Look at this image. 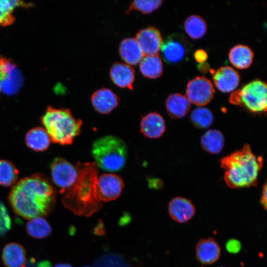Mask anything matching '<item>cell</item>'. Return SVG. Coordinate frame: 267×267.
<instances>
[{
  "instance_id": "21",
  "label": "cell",
  "mask_w": 267,
  "mask_h": 267,
  "mask_svg": "<svg viewBox=\"0 0 267 267\" xmlns=\"http://www.w3.org/2000/svg\"><path fill=\"white\" fill-rule=\"evenodd\" d=\"M165 105L168 115L174 119L184 117L190 108V103L186 97L178 93L170 94L166 99Z\"/></svg>"
},
{
  "instance_id": "38",
  "label": "cell",
  "mask_w": 267,
  "mask_h": 267,
  "mask_svg": "<svg viewBox=\"0 0 267 267\" xmlns=\"http://www.w3.org/2000/svg\"><path fill=\"white\" fill-rule=\"evenodd\" d=\"M54 267H73L71 265L68 264H56Z\"/></svg>"
},
{
  "instance_id": "3",
  "label": "cell",
  "mask_w": 267,
  "mask_h": 267,
  "mask_svg": "<svg viewBox=\"0 0 267 267\" xmlns=\"http://www.w3.org/2000/svg\"><path fill=\"white\" fill-rule=\"evenodd\" d=\"M220 162L221 167L225 170L224 178L228 186L237 188L257 185L263 160L252 152L249 144L222 158Z\"/></svg>"
},
{
  "instance_id": "17",
  "label": "cell",
  "mask_w": 267,
  "mask_h": 267,
  "mask_svg": "<svg viewBox=\"0 0 267 267\" xmlns=\"http://www.w3.org/2000/svg\"><path fill=\"white\" fill-rule=\"evenodd\" d=\"M168 211L171 218L179 223L188 222L195 213V207L191 201L181 197H175L170 201Z\"/></svg>"
},
{
  "instance_id": "13",
  "label": "cell",
  "mask_w": 267,
  "mask_h": 267,
  "mask_svg": "<svg viewBox=\"0 0 267 267\" xmlns=\"http://www.w3.org/2000/svg\"><path fill=\"white\" fill-rule=\"evenodd\" d=\"M90 100L94 109L101 114H107L116 108L119 98L112 90L102 88L94 91L91 96Z\"/></svg>"
},
{
  "instance_id": "11",
  "label": "cell",
  "mask_w": 267,
  "mask_h": 267,
  "mask_svg": "<svg viewBox=\"0 0 267 267\" xmlns=\"http://www.w3.org/2000/svg\"><path fill=\"white\" fill-rule=\"evenodd\" d=\"M161 52L165 61L169 64L180 62L189 50L188 42L179 34L169 36L162 43Z\"/></svg>"
},
{
  "instance_id": "31",
  "label": "cell",
  "mask_w": 267,
  "mask_h": 267,
  "mask_svg": "<svg viewBox=\"0 0 267 267\" xmlns=\"http://www.w3.org/2000/svg\"><path fill=\"white\" fill-rule=\"evenodd\" d=\"M161 0H135L133 1L129 6L126 11L130 12L135 10L143 14H148L157 9L161 4Z\"/></svg>"
},
{
  "instance_id": "20",
  "label": "cell",
  "mask_w": 267,
  "mask_h": 267,
  "mask_svg": "<svg viewBox=\"0 0 267 267\" xmlns=\"http://www.w3.org/2000/svg\"><path fill=\"white\" fill-rule=\"evenodd\" d=\"M2 260L6 267H25V250L23 247L18 243H9L3 249Z\"/></svg>"
},
{
  "instance_id": "4",
  "label": "cell",
  "mask_w": 267,
  "mask_h": 267,
  "mask_svg": "<svg viewBox=\"0 0 267 267\" xmlns=\"http://www.w3.org/2000/svg\"><path fill=\"white\" fill-rule=\"evenodd\" d=\"M42 122L51 141L61 145H69L81 132L83 122L76 119L66 108L49 107L42 116Z\"/></svg>"
},
{
  "instance_id": "1",
  "label": "cell",
  "mask_w": 267,
  "mask_h": 267,
  "mask_svg": "<svg viewBox=\"0 0 267 267\" xmlns=\"http://www.w3.org/2000/svg\"><path fill=\"white\" fill-rule=\"evenodd\" d=\"M55 191L49 180L42 174H35L15 184L9 201L16 214L31 219L48 214L55 205Z\"/></svg>"
},
{
  "instance_id": "2",
  "label": "cell",
  "mask_w": 267,
  "mask_h": 267,
  "mask_svg": "<svg viewBox=\"0 0 267 267\" xmlns=\"http://www.w3.org/2000/svg\"><path fill=\"white\" fill-rule=\"evenodd\" d=\"M78 175L75 183L60 193L64 206L74 214L90 217L103 206L98 198L96 186L98 168L94 162H78Z\"/></svg>"
},
{
  "instance_id": "30",
  "label": "cell",
  "mask_w": 267,
  "mask_h": 267,
  "mask_svg": "<svg viewBox=\"0 0 267 267\" xmlns=\"http://www.w3.org/2000/svg\"><path fill=\"white\" fill-rule=\"evenodd\" d=\"M190 120L195 127L205 129L212 124L214 117L209 109L205 107H198L191 112Z\"/></svg>"
},
{
  "instance_id": "9",
  "label": "cell",
  "mask_w": 267,
  "mask_h": 267,
  "mask_svg": "<svg viewBox=\"0 0 267 267\" xmlns=\"http://www.w3.org/2000/svg\"><path fill=\"white\" fill-rule=\"evenodd\" d=\"M51 174L53 182L60 188L61 193L75 183L78 172L76 166L62 158H56L51 165Z\"/></svg>"
},
{
  "instance_id": "19",
  "label": "cell",
  "mask_w": 267,
  "mask_h": 267,
  "mask_svg": "<svg viewBox=\"0 0 267 267\" xmlns=\"http://www.w3.org/2000/svg\"><path fill=\"white\" fill-rule=\"evenodd\" d=\"M119 53L122 59L130 65H137L144 56L135 39L131 37L121 41L119 46Z\"/></svg>"
},
{
  "instance_id": "7",
  "label": "cell",
  "mask_w": 267,
  "mask_h": 267,
  "mask_svg": "<svg viewBox=\"0 0 267 267\" xmlns=\"http://www.w3.org/2000/svg\"><path fill=\"white\" fill-rule=\"evenodd\" d=\"M22 74L10 59L0 58V90L7 95L16 93L23 84Z\"/></svg>"
},
{
  "instance_id": "34",
  "label": "cell",
  "mask_w": 267,
  "mask_h": 267,
  "mask_svg": "<svg viewBox=\"0 0 267 267\" xmlns=\"http://www.w3.org/2000/svg\"><path fill=\"white\" fill-rule=\"evenodd\" d=\"M194 57L199 64L202 63L208 59V54L205 50L201 49H198L194 52Z\"/></svg>"
},
{
  "instance_id": "23",
  "label": "cell",
  "mask_w": 267,
  "mask_h": 267,
  "mask_svg": "<svg viewBox=\"0 0 267 267\" xmlns=\"http://www.w3.org/2000/svg\"><path fill=\"white\" fill-rule=\"evenodd\" d=\"M51 139L47 133L41 127L30 130L26 135L25 141L27 145L36 151L45 150L49 146Z\"/></svg>"
},
{
  "instance_id": "14",
  "label": "cell",
  "mask_w": 267,
  "mask_h": 267,
  "mask_svg": "<svg viewBox=\"0 0 267 267\" xmlns=\"http://www.w3.org/2000/svg\"><path fill=\"white\" fill-rule=\"evenodd\" d=\"M109 75L111 81L117 87L133 89L135 74L131 65L123 62H115L110 68Z\"/></svg>"
},
{
  "instance_id": "27",
  "label": "cell",
  "mask_w": 267,
  "mask_h": 267,
  "mask_svg": "<svg viewBox=\"0 0 267 267\" xmlns=\"http://www.w3.org/2000/svg\"><path fill=\"white\" fill-rule=\"evenodd\" d=\"M26 229L30 236L37 239L46 237L52 231L49 223L42 217L30 219L26 223Z\"/></svg>"
},
{
  "instance_id": "37",
  "label": "cell",
  "mask_w": 267,
  "mask_h": 267,
  "mask_svg": "<svg viewBox=\"0 0 267 267\" xmlns=\"http://www.w3.org/2000/svg\"><path fill=\"white\" fill-rule=\"evenodd\" d=\"M198 68L200 72L206 73L210 70V66L207 63H200L198 65Z\"/></svg>"
},
{
  "instance_id": "8",
  "label": "cell",
  "mask_w": 267,
  "mask_h": 267,
  "mask_svg": "<svg viewBox=\"0 0 267 267\" xmlns=\"http://www.w3.org/2000/svg\"><path fill=\"white\" fill-rule=\"evenodd\" d=\"M215 91L210 80L204 76L197 77L188 82L186 97L190 103L197 106H204L211 101Z\"/></svg>"
},
{
  "instance_id": "40",
  "label": "cell",
  "mask_w": 267,
  "mask_h": 267,
  "mask_svg": "<svg viewBox=\"0 0 267 267\" xmlns=\"http://www.w3.org/2000/svg\"></svg>"
},
{
  "instance_id": "28",
  "label": "cell",
  "mask_w": 267,
  "mask_h": 267,
  "mask_svg": "<svg viewBox=\"0 0 267 267\" xmlns=\"http://www.w3.org/2000/svg\"><path fill=\"white\" fill-rule=\"evenodd\" d=\"M18 175V170L10 162L0 160V184L3 186H10L16 181Z\"/></svg>"
},
{
  "instance_id": "24",
  "label": "cell",
  "mask_w": 267,
  "mask_h": 267,
  "mask_svg": "<svg viewBox=\"0 0 267 267\" xmlns=\"http://www.w3.org/2000/svg\"><path fill=\"white\" fill-rule=\"evenodd\" d=\"M141 74L149 79H156L163 73V64L158 54L145 55L139 63Z\"/></svg>"
},
{
  "instance_id": "39",
  "label": "cell",
  "mask_w": 267,
  "mask_h": 267,
  "mask_svg": "<svg viewBox=\"0 0 267 267\" xmlns=\"http://www.w3.org/2000/svg\"><path fill=\"white\" fill-rule=\"evenodd\" d=\"M88 267V266H85V267Z\"/></svg>"
},
{
  "instance_id": "33",
  "label": "cell",
  "mask_w": 267,
  "mask_h": 267,
  "mask_svg": "<svg viewBox=\"0 0 267 267\" xmlns=\"http://www.w3.org/2000/svg\"><path fill=\"white\" fill-rule=\"evenodd\" d=\"M241 242L235 239H230L225 243V249L230 254H237L241 249Z\"/></svg>"
},
{
  "instance_id": "10",
  "label": "cell",
  "mask_w": 267,
  "mask_h": 267,
  "mask_svg": "<svg viewBox=\"0 0 267 267\" xmlns=\"http://www.w3.org/2000/svg\"><path fill=\"white\" fill-rule=\"evenodd\" d=\"M124 186L122 178L110 173L100 175L97 180L96 194L101 202H109L118 198Z\"/></svg>"
},
{
  "instance_id": "36",
  "label": "cell",
  "mask_w": 267,
  "mask_h": 267,
  "mask_svg": "<svg viewBox=\"0 0 267 267\" xmlns=\"http://www.w3.org/2000/svg\"><path fill=\"white\" fill-rule=\"evenodd\" d=\"M267 183L263 185L262 191V195L260 199L261 204L264 207L265 210H267Z\"/></svg>"
},
{
  "instance_id": "26",
  "label": "cell",
  "mask_w": 267,
  "mask_h": 267,
  "mask_svg": "<svg viewBox=\"0 0 267 267\" xmlns=\"http://www.w3.org/2000/svg\"><path fill=\"white\" fill-rule=\"evenodd\" d=\"M184 29L190 38L197 40L205 34L207 25L205 20L202 17L197 15H192L185 20Z\"/></svg>"
},
{
  "instance_id": "18",
  "label": "cell",
  "mask_w": 267,
  "mask_h": 267,
  "mask_svg": "<svg viewBox=\"0 0 267 267\" xmlns=\"http://www.w3.org/2000/svg\"><path fill=\"white\" fill-rule=\"evenodd\" d=\"M196 259L202 264L211 265L216 262L221 255V248L213 238H202L196 244Z\"/></svg>"
},
{
  "instance_id": "29",
  "label": "cell",
  "mask_w": 267,
  "mask_h": 267,
  "mask_svg": "<svg viewBox=\"0 0 267 267\" xmlns=\"http://www.w3.org/2000/svg\"><path fill=\"white\" fill-rule=\"evenodd\" d=\"M22 1L15 0H0V25L7 26L14 20L13 11L19 6L25 5Z\"/></svg>"
},
{
  "instance_id": "32",
  "label": "cell",
  "mask_w": 267,
  "mask_h": 267,
  "mask_svg": "<svg viewBox=\"0 0 267 267\" xmlns=\"http://www.w3.org/2000/svg\"><path fill=\"white\" fill-rule=\"evenodd\" d=\"M11 221L5 206L0 202V236L7 233L11 228Z\"/></svg>"
},
{
  "instance_id": "16",
  "label": "cell",
  "mask_w": 267,
  "mask_h": 267,
  "mask_svg": "<svg viewBox=\"0 0 267 267\" xmlns=\"http://www.w3.org/2000/svg\"><path fill=\"white\" fill-rule=\"evenodd\" d=\"M141 133L146 137L156 139L160 137L165 131V121L157 112H150L142 117L140 123Z\"/></svg>"
},
{
  "instance_id": "25",
  "label": "cell",
  "mask_w": 267,
  "mask_h": 267,
  "mask_svg": "<svg viewBox=\"0 0 267 267\" xmlns=\"http://www.w3.org/2000/svg\"><path fill=\"white\" fill-rule=\"evenodd\" d=\"M224 139L222 133L217 130L207 131L201 138L203 149L211 154H219L223 147Z\"/></svg>"
},
{
  "instance_id": "22",
  "label": "cell",
  "mask_w": 267,
  "mask_h": 267,
  "mask_svg": "<svg viewBox=\"0 0 267 267\" xmlns=\"http://www.w3.org/2000/svg\"><path fill=\"white\" fill-rule=\"evenodd\" d=\"M254 57V52L247 45L237 44L233 46L228 54L231 64L235 68L244 69L251 65Z\"/></svg>"
},
{
  "instance_id": "6",
  "label": "cell",
  "mask_w": 267,
  "mask_h": 267,
  "mask_svg": "<svg viewBox=\"0 0 267 267\" xmlns=\"http://www.w3.org/2000/svg\"><path fill=\"white\" fill-rule=\"evenodd\" d=\"M267 84L255 80L233 91L229 97L231 104L240 106L255 114L266 113L267 107Z\"/></svg>"
},
{
  "instance_id": "5",
  "label": "cell",
  "mask_w": 267,
  "mask_h": 267,
  "mask_svg": "<svg viewBox=\"0 0 267 267\" xmlns=\"http://www.w3.org/2000/svg\"><path fill=\"white\" fill-rule=\"evenodd\" d=\"M92 155L98 168L110 172L121 170L127 159V147L120 138L106 135L96 139L92 144Z\"/></svg>"
},
{
  "instance_id": "15",
  "label": "cell",
  "mask_w": 267,
  "mask_h": 267,
  "mask_svg": "<svg viewBox=\"0 0 267 267\" xmlns=\"http://www.w3.org/2000/svg\"><path fill=\"white\" fill-rule=\"evenodd\" d=\"M213 80L219 90L223 92H229L234 90L238 86L240 76L232 67L223 66L214 72Z\"/></svg>"
},
{
  "instance_id": "12",
  "label": "cell",
  "mask_w": 267,
  "mask_h": 267,
  "mask_svg": "<svg viewBox=\"0 0 267 267\" xmlns=\"http://www.w3.org/2000/svg\"><path fill=\"white\" fill-rule=\"evenodd\" d=\"M135 39L145 55L158 54L163 43L160 31L153 26L139 30Z\"/></svg>"
},
{
  "instance_id": "35",
  "label": "cell",
  "mask_w": 267,
  "mask_h": 267,
  "mask_svg": "<svg viewBox=\"0 0 267 267\" xmlns=\"http://www.w3.org/2000/svg\"><path fill=\"white\" fill-rule=\"evenodd\" d=\"M27 267H51L49 262L47 261H41L36 263L34 259L30 260Z\"/></svg>"
}]
</instances>
